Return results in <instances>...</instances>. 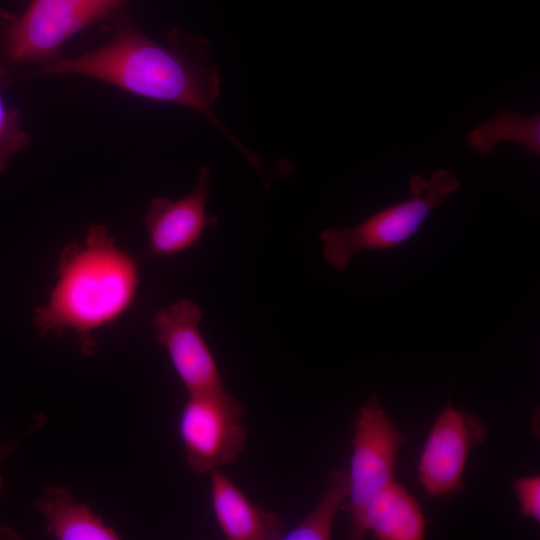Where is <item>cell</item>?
<instances>
[{
    "mask_svg": "<svg viewBox=\"0 0 540 540\" xmlns=\"http://www.w3.org/2000/svg\"><path fill=\"white\" fill-rule=\"evenodd\" d=\"M108 19L112 34L105 44L73 57L60 56L22 79L79 75L142 98L187 107L217 127L251 163L257 159L212 112L221 80L212 60L211 45L204 37L173 29L164 46L143 34L125 7Z\"/></svg>",
    "mask_w": 540,
    "mask_h": 540,
    "instance_id": "1",
    "label": "cell"
},
{
    "mask_svg": "<svg viewBox=\"0 0 540 540\" xmlns=\"http://www.w3.org/2000/svg\"><path fill=\"white\" fill-rule=\"evenodd\" d=\"M139 285L136 259L104 226L92 225L82 242L62 250L49 297L34 310V325L44 337L73 333L90 356L96 350L94 334L131 308Z\"/></svg>",
    "mask_w": 540,
    "mask_h": 540,
    "instance_id": "2",
    "label": "cell"
},
{
    "mask_svg": "<svg viewBox=\"0 0 540 540\" xmlns=\"http://www.w3.org/2000/svg\"><path fill=\"white\" fill-rule=\"evenodd\" d=\"M408 185L407 199L373 213L352 228L322 231L324 260L344 271L358 252L400 247L419 232L426 218L459 189L461 182L452 171L438 169L429 180L413 174Z\"/></svg>",
    "mask_w": 540,
    "mask_h": 540,
    "instance_id": "3",
    "label": "cell"
},
{
    "mask_svg": "<svg viewBox=\"0 0 540 540\" xmlns=\"http://www.w3.org/2000/svg\"><path fill=\"white\" fill-rule=\"evenodd\" d=\"M107 19L75 0H31L20 15L0 10V86L57 59L72 36Z\"/></svg>",
    "mask_w": 540,
    "mask_h": 540,
    "instance_id": "4",
    "label": "cell"
},
{
    "mask_svg": "<svg viewBox=\"0 0 540 540\" xmlns=\"http://www.w3.org/2000/svg\"><path fill=\"white\" fill-rule=\"evenodd\" d=\"M354 424L347 469L349 501L341 509L350 514L347 537L360 540L365 537L361 528L363 509L373 494L394 480L395 460L406 435L388 417L375 396L362 404Z\"/></svg>",
    "mask_w": 540,
    "mask_h": 540,
    "instance_id": "5",
    "label": "cell"
},
{
    "mask_svg": "<svg viewBox=\"0 0 540 540\" xmlns=\"http://www.w3.org/2000/svg\"><path fill=\"white\" fill-rule=\"evenodd\" d=\"M244 410L226 389L188 394L178 419L186 462L196 475L233 464L244 449Z\"/></svg>",
    "mask_w": 540,
    "mask_h": 540,
    "instance_id": "6",
    "label": "cell"
},
{
    "mask_svg": "<svg viewBox=\"0 0 540 540\" xmlns=\"http://www.w3.org/2000/svg\"><path fill=\"white\" fill-rule=\"evenodd\" d=\"M202 309L181 299L158 310L152 321L155 339L166 351L188 394L225 390L215 357L204 339Z\"/></svg>",
    "mask_w": 540,
    "mask_h": 540,
    "instance_id": "7",
    "label": "cell"
},
{
    "mask_svg": "<svg viewBox=\"0 0 540 540\" xmlns=\"http://www.w3.org/2000/svg\"><path fill=\"white\" fill-rule=\"evenodd\" d=\"M487 431L481 419L451 403L435 420L423 446L418 475L425 492L443 497L461 491L469 451L482 444Z\"/></svg>",
    "mask_w": 540,
    "mask_h": 540,
    "instance_id": "8",
    "label": "cell"
},
{
    "mask_svg": "<svg viewBox=\"0 0 540 540\" xmlns=\"http://www.w3.org/2000/svg\"><path fill=\"white\" fill-rule=\"evenodd\" d=\"M209 177V168L202 166L187 195L176 200L154 197L150 201L144 221L151 256L178 255L196 245L206 228L217 223V216L206 210L210 196Z\"/></svg>",
    "mask_w": 540,
    "mask_h": 540,
    "instance_id": "9",
    "label": "cell"
},
{
    "mask_svg": "<svg viewBox=\"0 0 540 540\" xmlns=\"http://www.w3.org/2000/svg\"><path fill=\"white\" fill-rule=\"evenodd\" d=\"M210 500L215 521L228 540H282L284 522L253 503L220 469L210 473Z\"/></svg>",
    "mask_w": 540,
    "mask_h": 540,
    "instance_id": "10",
    "label": "cell"
},
{
    "mask_svg": "<svg viewBox=\"0 0 540 540\" xmlns=\"http://www.w3.org/2000/svg\"><path fill=\"white\" fill-rule=\"evenodd\" d=\"M426 519L420 503L404 486L392 480L366 503L361 528L379 540H422Z\"/></svg>",
    "mask_w": 540,
    "mask_h": 540,
    "instance_id": "11",
    "label": "cell"
},
{
    "mask_svg": "<svg viewBox=\"0 0 540 540\" xmlns=\"http://www.w3.org/2000/svg\"><path fill=\"white\" fill-rule=\"evenodd\" d=\"M36 507L46 520V530L60 540H115L120 535L65 486L47 488Z\"/></svg>",
    "mask_w": 540,
    "mask_h": 540,
    "instance_id": "12",
    "label": "cell"
},
{
    "mask_svg": "<svg viewBox=\"0 0 540 540\" xmlns=\"http://www.w3.org/2000/svg\"><path fill=\"white\" fill-rule=\"evenodd\" d=\"M469 146L480 156H488L502 142L521 145L540 155V115L522 116L509 109H498L486 122L479 123L467 136Z\"/></svg>",
    "mask_w": 540,
    "mask_h": 540,
    "instance_id": "13",
    "label": "cell"
},
{
    "mask_svg": "<svg viewBox=\"0 0 540 540\" xmlns=\"http://www.w3.org/2000/svg\"><path fill=\"white\" fill-rule=\"evenodd\" d=\"M348 495L347 469L333 471L318 504L297 526L286 531L282 540H329L335 516Z\"/></svg>",
    "mask_w": 540,
    "mask_h": 540,
    "instance_id": "14",
    "label": "cell"
},
{
    "mask_svg": "<svg viewBox=\"0 0 540 540\" xmlns=\"http://www.w3.org/2000/svg\"><path fill=\"white\" fill-rule=\"evenodd\" d=\"M29 141L19 110L9 107L0 92V174L7 170L12 157Z\"/></svg>",
    "mask_w": 540,
    "mask_h": 540,
    "instance_id": "15",
    "label": "cell"
},
{
    "mask_svg": "<svg viewBox=\"0 0 540 540\" xmlns=\"http://www.w3.org/2000/svg\"><path fill=\"white\" fill-rule=\"evenodd\" d=\"M514 490L523 516L540 520V477L531 475L514 481Z\"/></svg>",
    "mask_w": 540,
    "mask_h": 540,
    "instance_id": "16",
    "label": "cell"
},
{
    "mask_svg": "<svg viewBox=\"0 0 540 540\" xmlns=\"http://www.w3.org/2000/svg\"><path fill=\"white\" fill-rule=\"evenodd\" d=\"M79 4L106 15L108 18L124 8L129 0H75Z\"/></svg>",
    "mask_w": 540,
    "mask_h": 540,
    "instance_id": "17",
    "label": "cell"
},
{
    "mask_svg": "<svg viewBox=\"0 0 540 540\" xmlns=\"http://www.w3.org/2000/svg\"><path fill=\"white\" fill-rule=\"evenodd\" d=\"M43 420L40 421L38 418L35 420L34 422V425L32 427V429L34 428H38V427H41L43 425ZM30 429V430H32ZM29 430V431H30ZM28 431V432H29ZM28 432H25L23 435H21L20 437L18 438H15L13 440H10L8 442H6L4 445H2L0 447V463L6 458V456L13 450L15 449V447H17V445L19 444L20 440L28 434ZM3 489V478L2 476L0 475V493Z\"/></svg>",
    "mask_w": 540,
    "mask_h": 540,
    "instance_id": "18",
    "label": "cell"
}]
</instances>
